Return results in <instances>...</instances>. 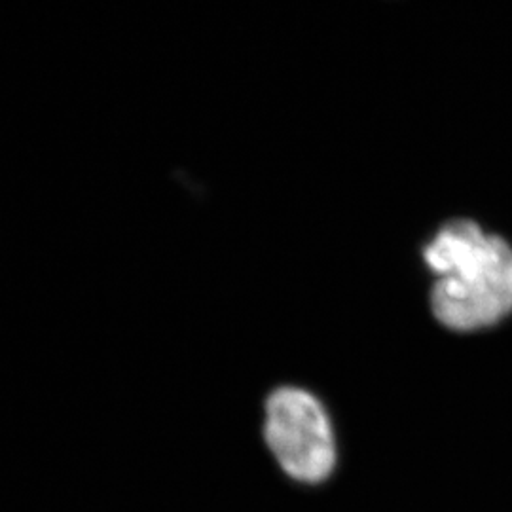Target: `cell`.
Wrapping results in <instances>:
<instances>
[{
  "label": "cell",
  "instance_id": "1",
  "mask_svg": "<svg viewBox=\"0 0 512 512\" xmlns=\"http://www.w3.org/2000/svg\"><path fill=\"white\" fill-rule=\"evenodd\" d=\"M421 260L437 277L429 306L444 329H488L511 313V245L473 220L442 224L423 245Z\"/></svg>",
  "mask_w": 512,
  "mask_h": 512
},
{
  "label": "cell",
  "instance_id": "2",
  "mask_svg": "<svg viewBox=\"0 0 512 512\" xmlns=\"http://www.w3.org/2000/svg\"><path fill=\"white\" fill-rule=\"evenodd\" d=\"M264 440L277 465L298 484L327 482L338 465L329 410L300 385H279L264 403Z\"/></svg>",
  "mask_w": 512,
  "mask_h": 512
}]
</instances>
